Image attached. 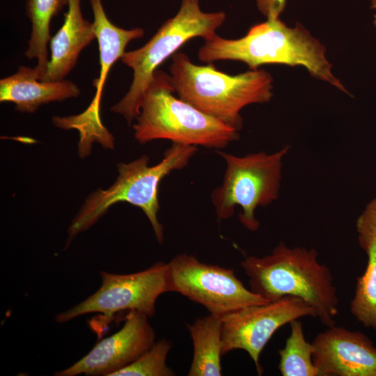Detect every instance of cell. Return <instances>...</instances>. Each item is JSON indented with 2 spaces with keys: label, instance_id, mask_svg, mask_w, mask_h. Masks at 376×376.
Listing matches in <instances>:
<instances>
[{
  "label": "cell",
  "instance_id": "obj_1",
  "mask_svg": "<svg viewBox=\"0 0 376 376\" xmlns=\"http://www.w3.org/2000/svg\"><path fill=\"white\" fill-rule=\"evenodd\" d=\"M240 265L255 294L267 301L287 296L300 298L313 308L322 324H336L337 289L331 270L320 263L314 249L281 242L269 254L246 256Z\"/></svg>",
  "mask_w": 376,
  "mask_h": 376
},
{
  "label": "cell",
  "instance_id": "obj_2",
  "mask_svg": "<svg viewBox=\"0 0 376 376\" xmlns=\"http://www.w3.org/2000/svg\"><path fill=\"white\" fill-rule=\"evenodd\" d=\"M204 40L198 52L203 63L238 61L245 63L249 70L266 64L301 65L311 76L350 94L331 72L325 47L300 23L291 28L279 18L267 19L252 26L239 39H226L216 34Z\"/></svg>",
  "mask_w": 376,
  "mask_h": 376
},
{
  "label": "cell",
  "instance_id": "obj_3",
  "mask_svg": "<svg viewBox=\"0 0 376 376\" xmlns=\"http://www.w3.org/2000/svg\"><path fill=\"white\" fill-rule=\"evenodd\" d=\"M171 58L170 81L178 97L237 131L244 107L268 102L273 96V78L265 70L230 75L212 65H197L182 52Z\"/></svg>",
  "mask_w": 376,
  "mask_h": 376
},
{
  "label": "cell",
  "instance_id": "obj_4",
  "mask_svg": "<svg viewBox=\"0 0 376 376\" xmlns=\"http://www.w3.org/2000/svg\"><path fill=\"white\" fill-rule=\"evenodd\" d=\"M196 151L195 146L173 143L156 165L150 166L146 155L129 163L118 164L115 182L107 189H99L91 194L73 219L68 229L66 247L118 202H126L141 209L152 225L157 240L162 244L164 227L157 219L159 185L173 171L187 166Z\"/></svg>",
  "mask_w": 376,
  "mask_h": 376
},
{
  "label": "cell",
  "instance_id": "obj_5",
  "mask_svg": "<svg viewBox=\"0 0 376 376\" xmlns=\"http://www.w3.org/2000/svg\"><path fill=\"white\" fill-rule=\"evenodd\" d=\"M170 76L157 70L133 125L141 144L156 139L221 149L239 139L237 130L173 95Z\"/></svg>",
  "mask_w": 376,
  "mask_h": 376
},
{
  "label": "cell",
  "instance_id": "obj_6",
  "mask_svg": "<svg viewBox=\"0 0 376 376\" xmlns=\"http://www.w3.org/2000/svg\"><path fill=\"white\" fill-rule=\"evenodd\" d=\"M200 0H182L178 12L168 19L152 37L139 49L125 52L122 62L133 70V79L125 96L111 111L122 115L129 124L139 115L146 89L157 68L189 40L212 38L224 22V12L205 13Z\"/></svg>",
  "mask_w": 376,
  "mask_h": 376
},
{
  "label": "cell",
  "instance_id": "obj_7",
  "mask_svg": "<svg viewBox=\"0 0 376 376\" xmlns=\"http://www.w3.org/2000/svg\"><path fill=\"white\" fill-rule=\"evenodd\" d=\"M289 150L290 146H285L274 153L259 152L242 157L217 150L226 165L221 185L211 194L217 218L229 219L239 205L240 223L250 231L257 230L260 223L255 210L278 198L282 160Z\"/></svg>",
  "mask_w": 376,
  "mask_h": 376
},
{
  "label": "cell",
  "instance_id": "obj_8",
  "mask_svg": "<svg viewBox=\"0 0 376 376\" xmlns=\"http://www.w3.org/2000/svg\"><path fill=\"white\" fill-rule=\"evenodd\" d=\"M168 265L169 292H175L223 317L269 301L246 288L233 269L206 264L194 256H175Z\"/></svg>",
  "mask_w": 376,
  "mask_h": 376
},
{
  "label": "cell",
  "instance_id": "obj_9",
  "mask_svg": "<svg viewBox=\"0 0 376 376\" xmlns=\"http://www.w3.org/2000/svg\"><path fill=\"white\" fill-rule=\"evenodd\" d=\"M90 3L100 55V75L94 84L96 91L90 105L81 113L52 118L56 127L65 130L75 129L79 132L81 157L89 154L93 142H97L104 148H113V137L103 125L100 115L102 90L111 68L121 58L128 43L144 35L141 28L124 29L113 24L106 15L102 0H90Z\"/></svg>",
  "mask_w": 376,
  "mask_h": 376
},
{
  "label": "cell",
  "instance_id": "obj_10",
  "mask_svg": "<svg viewBox=\"0 0 376 376\" xmlns=\"http://www.w3.org/2000/svg\"><path fill=\"white\" fill-rule=\"evenodd\" d=\"M100 275L99 289L79 304L56 314L57 323L92 313L110 318L123 311H139L152 318L157 298L169 292L168 265L162 261L138 272L121 274L101 271Z\"/></svg>",
  "mask_w": 376,
  "mask_h": 376
},
{
  "label": "cell",
  "instance_id": "obj_11",
  "mask_svg": "<svg viewBox=\"0 0 376 376\" xmlns=\"http://www.w3.org/2000/svg\"><path fill=\"white\" fill-rule=\"evenodd\" d=\"M306 316L315 318L313 308L301 299L290 296L230 313L221 317L222 354L234 350L246 351L261 375L260 357L274 334L291 321Z\"/></svg>",
  "mask_w": 376,
  "mask_h": 376
},
{
  "label": "cell",
  "instance_id": "obj_12",
  "mask_svg": "<svg viewBox=\"0 0 376 376\" xmlns=\"http://www.w3.org/2000/svg\"><path fill=\"white\" fill-rule=\"evenodd\" d=\"M146 314L130 311L120 330L99 341L80 360L55 376H112L135 361L155 343L156 334Z\"/></svg>",
  "mask_w": 376,
  "mask_h": 376
},
{
  "label": "cell",
  "instance_id": "obj_13",
  "mask_svg": "<svg viewBox=\"0 0 376 376\" xmlns=\"http://www.w3.org/2000/svg\"><path fill=\"white\" fill-rule=\"evenodd\" d=\"M311 343L320 376H376V347L363 333L335 324Z\"/></svg>",
  "mask_w": 376,
  "mask_h": 376
},
{
  "label": "cell",
  "instance_id": "obj_14",
  "mask_svg": "<svg viewBox=\"0 0 376 376\" xmlns=\"http://www.w3.org/2000/svg\"><path fill=\"white\" fill-rule=\"evenodd\" d=\"M68 6L62 26L49 40V60L41 81L65 79L82 50L96 38L93 23L83 16L81 0H69Z\"/></svg>",
  "mask_w": 376,
  "mask_h": 376
},
{
  "label": "cell",
  "instance_id": "obj_15",
  "mask_svg": "<svg viewBox=\"0 0 376 376\" xmlns=\"http://www.w3.org/2000/svg\"><path fill=\"white\" fill-rule=\"evenodd\" d=\"M80 93L71 81H41L35 68L24 65L0 80V102L14 103L20 112L33 113L41 105L77 97Z\"/></svg>",
  "mask_w": 376,
  "mask_h": 376
},
{
  "label": "cell",
  "instance_id": "obj_16",
  "mask_svg": "<svg viewBox=\"0 0 376 376\" xmlns=\"http://www.w3.org/2000/svg\"><path fill=\"white\" fill-rule=\"evenodd\" d=\"M194 347L189 376H220L222 375L221 318L210 314L186 324Z\"/></svg>",
  "mask_w": 376,
  "mask_h": 376
},
{
  "label": "cell",
  "instance_id": "obj_17",
  "mask_svg": "<svg viewBox=\"0 0 376 376\" xmlns=\"http://www.w3.org/2000/svg\"><path fill=\"white\" fill-rule=\"evenodd\" d=\"M69 0H26V15L31 23L28 47L24 53L29 60H36L37 70L41 80L47 72L49 60L47 45L51 39L50 22Z\"/></svg>",
  "mask_w": 376,
  "mask_h": 376
},
{
  "label": "cell",
  "instance_id": "obj_18",
  "mask_svg": "<svg viewBox=\"0 0 376 376\" xmlns=\"http://www.w3.org/2000/svg\"><path fill=\"white\" fill-rule=\"evenodd\" d=\"M368 260L363 274L357 279L350 311L364 327L376 331V237L359 236Z\"/></svg>",
  "mask_w": 376,
  "mask_h": 376
},
{
  "label": "cell",
  "instance_id": "obj_19",
  "mask_svg": "<svg viewBox=\"0 0 376 376\" xmlns=\"http://www.w3.org/2000/svg\"><path fill=\"white\" fill-rule=\"evenodd\" d=\"M290 333L279 350L278 368L283 376H320L313 360V347L306 340L299 319L290 322Z\"/></svg>",
  "mask_w": 376,
  "mask_h": 376
},
{
  "label": "cell",
  "instance_id": "obj_20",
  "mask_svg": "<svg viewBox=\"0 0 376 376\" xmlns=\"http://www.w3.org/2000/svg\"><path fill=\"white\" fill-rule=\"evenodd\" d=\"M172 347L170 340L162 338L135 361L116 372L112 376H173L175 373L167 366L168 354Z\"/></svg>",
  "mask_w": 376,
  "mask_h": 376
},
{
  "label": "cell",
  "instance_id": "obj_21",
  "mask_svg": "<svg viewBox=\"0 0 376 376\" xmlns=\"http://www.w3.org/2000/svg\"><path fill=\"white\" fill-rule=\"evenodd\" d=\"M359 236L376 237V198L366 207L356 223Z\"/></svg>",
  "mask_w": 376,
  "mask_h": 376
},
{
  "label": "cell",
  "instance_id": "obj_22",
  "mask_svg": "<svg viewBox=\"0 0 376 376\" xmlns=\"http://www.w3.org/2000/svg\"><path fill=\"white\" fill-rule=\"evenodd\" d=\"M285 3L286 0H256L258 10L267 19L279 18Z\"/></svg>",
  "mask_w": 376,
  "mask_h": 376
},
{
  "label": "cell",
  "instance_id": "obj_23",
  "mask_svg": "<svg viewBox=\"0 0 376 376\" xmlns=\"http://www.w3.org/2000/svg\"><path fill=\"white\" fill-rule=\"evenodd\" d=\"M371 3V8L375 10V13L374 15V21L373 24L376 27V0H370Z\"/></svg>",
  "mask_w": 376,
  "mask_h": 376
}]
</instances>
